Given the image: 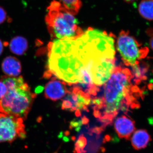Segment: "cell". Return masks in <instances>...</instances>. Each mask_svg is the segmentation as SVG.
<instances>
[{
  "instance_id": "cell-1",
  "label": "cell",
  "mask_w": 153,
  "mask_h": 153,
  "mask_svg": "<svg viewBox=\"0 0 153 153\" xmlns=\"http://www.w3.org/2000/svg\"><path fill=\"white\" fill-rule=\"evenodd\" d=\"M115 48L113 34L91 28L76 38L61 39L60 64L69 83L96 96L116 67Z\"/></svg>"
},
{
  "instance_id": "cell-20",
  "label": "cell",
  "mask_w": 153,
  "mask_h": 153,
  "mask_svg": "<svg viewBox=\"0 0 153 153\" xmlns=\"http://www.w3.org/2000/svg\"><path fill=\"white\" fill-rule=\"evenodd\" d=\"M82 125V120H74L70 123V128L72 129V128H76L79 127Z\"/></svg>"
},
{
  "instance_id": "cell-11",
  "label": "cell",
  "mask_w": 153,
  "mask_h": 153,
  "mask_svg": "<svg viewBox=\"0 0 153 153\" xmlns=\"http://www.w3.org/2000/svg\"><path fill=\"white\" fill-rule=\"evenodd\" d=\"M2 68L7 76H18L22 71L21 62L16 57L9 56L3 60Z\"/></svg>"
},
{
  "instance_id": "cell-2",
  "label": "cell",
  "mask_w": 153,
  "mask_h": 153,
  "mask_svg": "<svg viewBox=\"0 0 153 153\" xmlns=\"http://www.w3.org/2000/svg\"><path fill=\"white\" fill-rule=\"evenodd\" d=\"M131 71L127 68L116 66L109 79L103 85L101 96L91 98L94 115L103 123L111 124L120 111L127 112L139 108L142 91L133 84Z\"/></svg>"
},
{
  "instance_id": "cell-6",
  "label": "cell",
  "mask_w": 153,
  "mask_h": 153,
  "mask_svg": "<svg viewBox=\"0 0 153 153\" xmlns=\"http://www.w3.org/2000/svg\"><path fill=\"white\" fill-rule=\"evenodd\" d=\"M24 120L10 116H0V143H12L17 138H25Z\"/></svg>"
},
{
  "instance_id": "cell-19",
  "label": "cell",
  "mask_w": 153,
  "mask_h": 153,
  "mask_svg": "<svg viewBox=\"0 0 153 153\" xmlns=\"http://www.w3.org/2000/svg\"><path fill=\"white\" fill-rule=\"evenodd\" d=\"M7 92V88L5 85L1 81H0V99L2 98Z\"/></svg>"
},
{
  "instance_id": "cell-17",
  "label": "cell",
  "mask_w": 153,
  "mask_h": 153,
  "mask_svg": "<svg viewBox=\"0 0 153 153\" xmlns=\"http://www.w3.org/2000/svg\"><path fill=\"white\" fill-rule=\"evenodd\" d=\"M146 34L149 37V46L153 51V28H148L146 30Z\"/></svg>"
},
{
  "instance_id": "cell-18",
  "label": "cell",
  "mask_w": 153,
  "mask_h": 153,
  "mask_svg": "<svg viewBox=\"0 0 153 153\" xmlns=\"http://www.w3.org/2000/svg\"><path fill=\"white\" fill-rule=\"evenodd\" d=\"M7 19V14L4 9L0 7V25L5 22Z\"/></svg>"
},
{
  "instance_id": "cell-8",
  "label": "cell",
  "mask_w": 153,
  "mask_h": 153,
  "mask_svg": "<svg viewBox=\"0 0 153 153\" xmlns=\"http://www.w3.org/2000/svg\"><path fill=\"white\" fill-rule=\"evenodd\" d=\"M114 126L119 137L127 140H130L136 130L135 122L126 115L118 117L115 121Z\"/></svg>"
},
{
  "instance_id": "cell-4",
  "label": "cell",
  "mask_w": 153,
  "mask_h": 153,
  "mask_svg": "<svg viewBox=\"0 0 153 153\" xmlns=\"http://www.w3.org/2000/svg\"><path fill=\"white\" fill-rule=\"evenodd\" d=\"M45 22L48 32L55 39H73L83 33L74 15L59 2L53 1L48 7Z\"/></svg>"
},
{
  "instance_id": "cell-9",
  "label": "cell",
  "mask_w": 153,
  "mask_h": 153,
  "mask_svg": "<svg viewBox=\"0 0 153 153\" xmlns=\"http://www.w3.org/2000/svg\"><path fill=\"white\" fill-rule=\"evenodd\" d=\"M55 78L46 84L44 90L45 97L53 101L63 98L68 91L66 82Z\"/></svg>"
},
{
  "instance_id": "cell-13",
  "label": "cell",
  "mask_w": 153,
  "mask_h": 153,
  "mask_svg": "<svg viewBox=\"0 0 153 153\" xmlns=\"http://www.w3.org/2000/svg\"><path fill=\"white\" fill-rule=\"evenodd\" d=\"M140 16L145 20L153 21V0H142L138 7Z\"/></svg>"
},
{
  "instance_id": "cell-7",
  "label": "cell",
  "mask_w": 153,
  "mask_h": 153,
  "mask_svg": "<svg viewBox=\"0 0 153 153\" xmlns=\"http://www.w3.org/2000/svg\"><path fill=\"white\" fill-rule=\"evenodd\" d=\"M91 97L77 85L68 90L62 103V109L75 112L76 116H81V111L88 109L91 103Z\"/></svg>"
},
{
  "instance_id": "cell-10",
  "label": "cell",
  "mask_w": 153,
  "mask_h": 153,
  "mask_svg": "<svg viewBox=\"0 0 153 153\" xmlns=\"http://www.w3.org/2000/svg\"><path fill=\"white\" fill-rule=\"evenodd\" d=\"M130 140L134 149L140 150L147 146L152 140V138L147 131L139 129L134 132Z\"/></svg>"
},
{
  "instance_id": "cell-5",
  "label": "cell",
  "mask_w": 153,
  "mask_h": 153,
  "mask_svg": "<svg viewBox=\"0 0 153 153\" xmlns=\"http://www.w3.org/2000/svg\"><path fill=\"white\" fill-rule=\"evenodd\" d=\"M116 47L124 63L132 67L146 57L149 52L148 47H143L128 31L122 30L119 33L116 42Z\"/></svg>"
},
{
  "instance_id": "cell-23",
  "label": "cell",
  "mask_w": 153,
  "mask_h": 153,
  "mask_svg": "<svg viewBox=\"0 0 153 153\" xmlns=\"http://www.w3.org/2000/svg\"><path fill=\"white\" fill-rule=\"evenodd\" d=\"M105 142H108L110 140H111V137L108 135H107L105 137V139H104Z\"/></svg>"
},
{
  "instance_id": "cell-14",
  "label": "cell",
  "mask_w": 153,
  "mask_h": 153,
  "mask_svg": "<svg viewBox=\"0 0 153 153\" xmlns=\"http://www.w3.org/2000/svg\"><path fill=\"white\" fill-rule=\"evenodd\" d=\"M131 67L132 68L131 73L133 76V80L137 85H139L142 81L146 79V74L148 68L146 64H140V62L138 64Z\"/></svg>"
},
{
  "instance_id": "cell-16",
  "label": "cell",
  "mask_w": 153,
  "mask_h": 153,
  "mask_svg": "<svg viewBox=\"0 0 153 153\" xmlns=\"http://www.w3.org/2000/svg\"><path fill=\"white\" fill-rule=\"evenodd\" d=\"M87 143L85 136L82 135L78 138L75 144V152L76 153H85L84 149Z\"/></svg>"
},
{
  "instance_id": "cell-3",
  "label": "cell",
  "mask_w": 153,
  "mask_h": 153,
  "mask_svg": "<svg viewBox=\"0 0 153 153\" xmlns=\"http://www.w3.org/2000/svg\"><path fill=\"white\" fill-rule=\"evenodd\" d=\"M1 81L7 92L0 99V116H10L25 120L31 110L36 95L22 76H3Z\"/></svg>"
},
{
  "instance_id": "cell-22",
  "label": "cell",
  "mask_w": 153,
  "mask_h": 153,
  "mask_svg": "<svg viewBox=\"0 0 153 153\" xmlns=\"http://www.w3.org/2000/svg\"><path fill=\"white\" fill-rule=\"evenodd\" d=\"M125 2L128 3V4H131L133 3L135 1L137 0H123Z\"/></svg>"
},
{
  "instance_id": "cell-21",
  "label": "cell",
  "mask_w": 153,
  "mask_h": 153,
  "mask_svg": "<svg viewBox=\"0 0 153 153\" xmlns=\"http://www.w3.org/2000/svg\"><path fill=\"white\" fill-rule=\"evenodd\" d=\"M4 49V46H3V44L2 41L0 39V55H1Z\"/></svg>"
},
{
  "instance_id": "cell-12",
  "label": "cell",
  "mask_w": 153,
  "mask_h": 153,
  "mask_svg": "<svg viewBox=\"0 0 153 153\" xmlns=\"http://www.w3.org/2000/svg\"><path fill=\"white\" fill-rule=\"evenodd\" d=\"M28 47V41L22 36L14 37L11 40L10 44L11 52L18 55H22L27 52Z\"/></svg>"
},
{
  "instance_id": "cell-24",
  "label": "cell",
  "mask_w": 153,
  "mask_h": 153,
  "mask_svg": "<svg viewBox=\"0 0 153 153\" xmlns=\"http://www.w3.org/2000/svg\"><path fill=\"white\" fill-rule=\"evenodd\" d=\"M63 140L65 142H67L69 141V139L67 137H63Z\"/></svg>"
},
{
  "instance_id": "cell-15",
  "label": "cell",
  "mask_w": 153,
  "mask_h": 153,
  "mask_svg": "<svg viewBox=\"0 0 153 153\" xmlns=\"http://www.w3.org/2000/svg\"><path fill=\"white\" fill-rule=\"evenodd\" d=\"M61 3L70 13L73 15L78 13L82 6L81 0H55Z\"/></svg>"
}]
</instances>
